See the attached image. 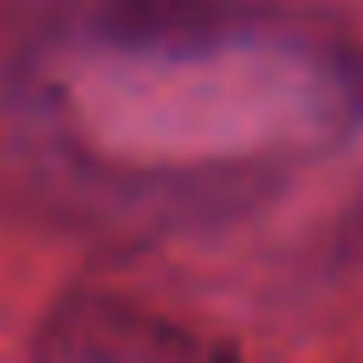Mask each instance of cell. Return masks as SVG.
<instances>
[{"instance_id":"obj_1","label":"cell","mask_w":363,"mask_h":363,"mask_svg":"<svg viewBox=\"0 0 363 363\" xmlns=\"http://www.w3.org/2000/svg\"><path fill=\"white\" fill-rule=\"evenodd\" d=\"M38 363H219V347H198L193 331L145 305L86 294L48 315Z\"/></svg>"},{"instance_id":"obj_2","label":"cell","mask_w":363,"mask_h":363,"mask_svg":"<svg viewBox=\"0 0 363 363\" xmlns=\"http://www.w3.org/2000/svg\"><path fill=\"white\" fill-rule=\"evenodd\" d=\"M219 363H246L240 352H230V347H219Z\"/></svg>"}]
</instances>
